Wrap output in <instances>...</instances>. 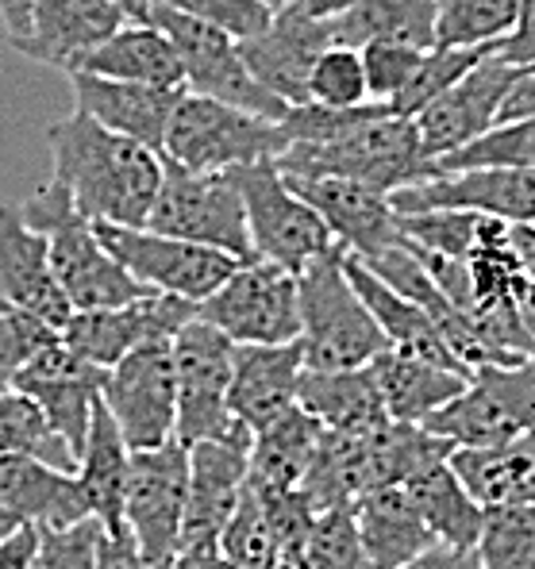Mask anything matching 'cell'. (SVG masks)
Returning a JSON list of instances; mask_svg holds the SVG:
<instances>
[{
    "label": "cell",
    "mask_w": 535,
    "mask_h": 569,
    "mask_svg": "<svg viewBox=\"0 0 535 569\" xmlns=\"http://www.w3.org/2000/svg\"><path fill=\"white\" fill-rule=\"evenodd\" d=\"M55 181L73 197L89 223L147 228L162 189V154L143 142L100 128L93 116L73 108L47 131Z\"/></svg>",
    "instance_id": "obj_1"
},
{
    "label": "cell",
    "mask_w": 535,
    "mask_h": 569,
    "mask_svg": "<svg viewBox=\"0 0 535 569\" xmlns=\"http://www.w3.org/2000/svg\"><path fill=\"white\" fill-rule=\"evenodd\" d=\"M20 212L39 236H47L50 266H55V278L73 312L120 308L150 292L116 262V254L100 239L97 223H89L73 208V197L55 178H50V186L31 192V200Z\"/></svg>",
    "instance_id": "obj_2"
},
{
    "label": "cell",
    "mask_w": 535,
    "mask_h": 569,
    "mask_svg": "<svg viewBox=\"0 0 535 569\" xmlns=\"http://www.w3.org/2000/svg\"><path fill=\"white\" fill-rule=\"evenodd\" d=\"M297 292L305 370H363L382 350H389V339L347 278L343 247L328 250L308 270H300Z\"/></svg>",
    "instance_id": "obj_3"
},
{
    "label": "cell",
    "mask_w": 535,
    "mask_h": 569,
    "mask_svg": "<svg viewBox=\"0 0 535 569\" xmlns=\"http://www.w3.org/2000/svg\"><path fill=\"white\" fill-rule=\"evenodd\" d=\"M289 178H343L363 181L382 192L428 178V158L420 150V131L405 116H393L389 104L324 142H289L278 158Z\"/></svg>",
    "instance_id": "obj_4"
},
{
    "label": "cell",
    "mask_w": 535,
    "mask_h": 569,
    "mask_svg": "<svg viewBox=\"0 0 535 569\" xmlns=\"http://www.w3.org/2000/svg\"><path fill=\"white\" fill-rule=\"evenodd\" d=\"M289 147L281 123L250 116L224 100L197 97L186 89L166 128L162 158L197 173H231L262 158H281Z\"/></svg>",
    "instance_id": "obj_5"
},
{
    "label": "cell",
    "mask_w": 535,
    "mask_h": 569,
    "mask_svg": "<svg viewBox=\"0 0 535 569\" xmlns=\"http://www.w3.org/2000/svg\"><path fill=\"white\" fill-rule=\"evenodd\" d=\"M174 370H178V431L174 439L197 442H255L228 408V385L236 370V342L208 320H189L170 342Z\"/></svg>",
    "instance_id": "obj_6"
},
{
    "label": "cell",
    "mask_w": 535,
    "mask_h": 569,
    "mask_svg": "<svg viewBox=\"0 0 535 569\" xmlns=\"http://www.w3.org/2000/svg\"><path fill=\"white\" fill-rule=\"evenodd\" d=\"M147 228L158 231V236L224 250L239 262L255 258L247 208L231 173H197L162 158V189H158V200L150 208Z\"/></svg>",
    "instance_id": "obj_7"
},
{
    "label": "cell",
    "mask_w": 535,
    "mask_h": 569,
    "mask_svg": "<svg viewBox=\"0 0 535 569\" xmlns=\"http://www.w3.org/2000/svg\"><path fill=\"white\" fill-rule=\"evenodd\" d=\"M231 181H236L239 197H244L255 258H266V262H278L286 270L300 273L320 254L339 247L328 223L293 192L278 158L239 166V170H231Z\"/></svg>",
    "instance_id": "obj_8"
},
{
    "label": "cell",
    "mask_w": 535,
    "mask_h": 569,
    "mask_svg": "<svg viewBox=\"0 0 535 569\" xmlns=\"http://www.w3.org/2000/svg\"><path fill=\"white\" fill-rule=\"evenodd\" d=\"M197 316L220 328L236 347H286L300 339V292L297 273L266 258H247Z\"/></svg>",
    "instance_id": "obj_9"
},
{
    "label": "cell",
    "mask_w": 535,
    "mask_h": 569,
    "mask_svg": "<svg viewBox=\"0 0 535 569\" xmlns=\"http://www.w3.org/2000/svg\"><path fill=\"white\" fill-rule=\"evenodd\" d=\"M150 23L166 31L174 47H178L181 70H186V89L197 97L224 100L231 108H244L250 116H262V120L281 123L289 116V108L281 97H274L266 86H258L255 73L247 70L244 50L231 36L208 28V23L194 20V16H181L166 4L150 8Z\"/></svg>",
    "instance_id": "obj_10"
},
{
    "label": "cell",
    "mask_w": 535,
    "mask_h": 569,
    "mask_svg": "<svg viewBox=\"0 0 535 569\" xmlns=\"http://www.w3.org/2000/svg\"><path fill=\"white\" fill-rule=\"evenodd\" d=\"M450 447H493L535 431V355L513 366H482L466 389L424 420Z\"/></svg>",
    "instance_id": "obj_11"
},
{
    "label": "cell",
    "mask_w": 535,
    "mask_h": 569,
    "mask_svg": "<svg viewBox=\"0 0 535 569\" xmlns=\"http://www.w3.org/2000/svg\"><path fill=\"white\" fill-rule=\"evenodd\" d=\"M189 500V447L170 439L158 450H131L123 527L136 535L139 550L155 569H166L181 547Z\"/></svg>",
    "instance_id": "obj_12"
},
{
    "label": "cell",
    "mask_w": 535,
    "mask_h": 569,
    "mask_svg": "<svg viewBox=\"0 0 535 569\" xmlns=\"http://www.w3.org/2000/svg\"><path fill=\"white\" fill-rule=\"evenodd\" d=\"M105 247L116 254V262L131 273L150 292H170L200 305L208 300L231 273L239 270V258L224 254L212 247L158 236L150 228H116V223H97Z\"/></svg>",
    "instance_id": "obj_13"
},
{
    "label": "cell",
    "mask_w": 535,
    "mask_h": 569,
    "mask_svg": "<svg viewBox=\"0 0 535 569\" xmlns=\"http://www.w3.org/2000/svg\"><path fill=\"white\" fill-rule=\"evenodd\" d=\"M108 416L131 450H158L178 431V370L170 342L139 347L105 373Z\"/></svg>",
    "instance_id": "obj_14"
},
{
    "label": "cell",
    "mask_w": 535,
    "mask_h": 569,
    "mask_svg": "<svg viewBox=\"0 0 535 569\" xmlns=\"http://www.w3.org/2000/svg\"><path fill=\"white\" fill-rule=\"evenodd\" d=\"M189 320H197V305L170 292H147L120 308H100V312H73L62 328V342L78 358L112 370L116 362L139 347H162L174 342Z\"/></svg>",
    "instance_id": "obj_15"
},
{
    "label": "cell",
    "mask_w": 535,
    "mask_h": 569,
    "mask_svg": "<svg viewBox=\"0 0 535 569\" xmlns=\"http://www.w3.org/2000/svg\"><path fill=\"white\" fill-rule=\"evenodd\" d=\"M524 66H513L489 50L458 86H450L436 104H428L416 116V131H420V150L428 162L450 154V150L466 147L470 139L486 136L489 128L501 123V108H505L513 86L524 78Z\"/></svg>",
    "instance_id": "obj_16"
},
{
    "label": "cell",
    "mask_w": 535,
    "mask_h": 569,
    "mask_svg": "<svg viewBox=\"0 0 535 569\" xmlns=\"http://www.w3.org/2000/svg\"><path fill=\"white\" fill-rule=\"evenodd\" d=\"M397 216L413 212H478L505 223H535V170H458L413 181L389 192Z\"/></svg>",
    "instance_id": "obj_17"
},
{
    "label": "cell",
    "mask_w": 535,
    "mask_h": 569,
    "mask_svg": "<svg viewBox=\"0 0 535 569\" xmlns=\"http://www.w3.org/2000/svg\"><path fill=\"white\" fill-rule=\"evenodd\" d=\"M328 47V20L308 12L305 0H293V4L278 8L262 36L239 43L247 70L255 73L258 86H266L286 104H308V73H313L316 58Z\"/></svg>",
    "instance_id": "obj_18"
},
{
    "label": "cell",
    "mask_w": 535,
    "mask_h": 569,
    "mask_svg": "<svg viewBox=\"0 0 535 569\" xmlns=\"http://www.w3.org/2000/svg\"><path fill=\"white\" fill-rule=\"evenodd\" d=\"M105 373L100 366L78 358L62 339L55 347H47L28 370H20V378L12 381V389L28 392L43 416L55 427V435L73 450V458H81L89 439V423L105 392Z\"/></svg>",
    "instance_id": "obj_19"
},
{
    "label": "cell",
    "mask_w": 535,
    "mask_h": 569,
    "mask_svg": "<svg viewBox=\"0 0 535 569\" xmlns=\"http://www.w3.org/2000/svg\"><path fill=\"white\" fill-rule=\"evenodd\" d=\"M300 200L328 223V231L336 236V242L347 254L363 258H378L382 250L397 247L400 239V223L397 212L389 204V192L363 186V181H343V178H289Z\"/></svg>",
    "instance_id": "obj_20"
},
{
    "label": "cell",
    "mask_w": 535,
    "mask_h": 569,
    "mask_svg": "<svg viewBox=\"0 0 535 569\" xmlns=\"http://www.w3.org/2000/svg\"><path fill=\"white\" fill-rule=\"evenodd\" d=\"M89 520L78 473H66L43 458H0V539L16 531H50Z\"/></svg>",
    "instance_id": "obj_21"
},
{
    "label": "cell",
    "mask_w": 535,
    "mask_h": 569,
    "mask_svg": "<svg viewBox=\"0 0 535 569\" xmlns=\"http://www.w3.org/2000/svg\"><path fill=\"white\" fill-rule=\"evenodd\" d=\"M123 23L131 20L112 0H39L28 36L12 47L31 62L55 66L73 78L89 62V54L105 47Z\"/></svg>",
    "instance_id": "obj_22"
},
{
    "label": "cell",
    "mask_w": 535,
    "mask_h": 569,
    "mask_svg": "<svg viewBox=\"0 0 535 569\" xmlns=\"http://www.w3.org/2000/svg\"><path fill=\"white\" fill-rule=\"evenodd\" d=\"M247 481V442H197V447H189V500L186 523H181V547L220 542V531L228 527L231 512L244 500Z\"/></svg>",
    "instance_id": "obj_23"
},
{
    "label": "cell",
    "mask_w": 535,
    "mask_h": 569,
    "mask_svg": "<svg viewBox=\"0 0 535 569\" xmlns=\"http://www.w3.org/2000/svg\"><path fill=\"white\" fill-rule=\"evenodd\" d=\"M0 297L55 323L58 331L70 323L73 308L50 266L47 236H39L20 208L0 204Z\"/></svg>",
    "instance_id": "obj_24"
},
{
    "label": "cell",
    "mask_w": 535,
    "mask_h": 569,
    "mask_svg": "<svg viewBox=\"0 0 535 569\" xmlns=\"http://www.w3.org/2000/svg\"><path fill=\"white\" fill-rule=\"evenodd\" d=\"M305 350L297 342L286 347H236V370L228 385V408L250 435L266 431L297 408Z\"/></svg>",
    "instance_id": "obj_25"
},
{
    "label": "cell",
    "mask_w": 535,
    "mask_h": 569,
    "mask_svg": "<svg viewBox=\"0 0 535 569\" xmlns=\"http://www.w3.org/2000/svg\"><path fill=\"white\" fill-rule=\"evenodd\" d=\"M70 81H73L78 112L93 116L100 128L116 131V136H128L162 154L166 128H170V116L178 108V100L186 97V89L112 81V78H97V73H73Z\"/></svg>",
    "instance_id": "obj_26"
},
{
    "label": "cell",
    "mask_w": 535,
    "mask_h": 569,
    "mask_svg": "<svg viewBox=\"0 0 535 569\" xmlns=\"http://www.w3.org/2000/svg\"><path fill=\"white\" fill-rule=\"evenodd\" d=\"M450 470L486 512L535 508V431L493 447H455Z\"/></svg>",
    "instance_id": "obj_27"
},
{
    "label": "cell",
    "mask_w": 535,
    "mask_h": 569,
    "mask_svg": "<svg viewBox=\"0 0 535 569\" xmlns=\"http://www.w3.org/2000/svg\"><path fill=\"white\" fill-rule=\"evenodd\" d=\"M347 278L358 289V297L366 300V308H370V316L378 320V328L389 339L393 350H405V355L428 358V362L447 366V370L470 373L455 355H450V347H447V339H443V331L436 328V320H432L420 305L400 297L393 284L382 281L378 273H374L366 262H358L355 254H347Z\"/></svg>",
    "instance_id": "obj_28"
},
{
    "label": "cell",
    "mask_w": 535,
    "mask_h": 569,
    "mask_svg": "<svg viewBox=\"0 0 535 569\" xmlns=\"http://www.w3.org/2000/svg\"><path fill=\"white\" fill-rule=\"evenodd\" d=\"M370 373L382 389L389 420L397 423H424L439 408H447L470 381V373L447 370V366H436L428 358L405 355V350L393 347L374 358Z\"/></svg>",
    "instance_id": "obj_29"
},
{
    "label": "cell",
    "mask_w": 535,
    "mask_h": 569,
    "mask_svg": "<svg viewBox=\"0 0 535 569\" xmlns=\"http://www.w3.org/2000/svg\"><path fill=\"white\" fill-rule=\"evenodd\" d=\"M297 405L308 416H316L324 431L358 435L389 423L386 400H382L370 366H363V370H305Z\"/></svg>",
    "instance_id": "obj_30"
},
{
    "label": "cell",
    "mask_w": 535,
    "mask_h": 569,
    "mask_svg": "<svg viewBox=\"0 0 535 569\" xmlns=\"http://www.w3.org/2000/svg\"><path fill=\"white\" fill-rule=\"evenodd\" d=\"M355 520L370 569H400L428 547H436V535L428 531L405 489L363 492L355 500Z\"/></svg>",
    "instance_id": "obj_31"
},
{
    "label": "cell",
    "mask_w": 535,
    "mask_h": 569,
    "mask_svg": "<svg viewBox=\"0 0 535 569\" xmlns=\"http://www.w3.org/2000/svg\"><path fill=\"white\" fill-rule=\"evenodd\" d=\"M128 477H131V447L123 442L120 427H116L105 400H100L93 423H89L86 450L78 458V481L81 492H86L89 516L105 523V531H120L123 527Z\"/></svg>",
    "instance_id": "obj_32"
},
{
    "label": "cell",
    "mask_w": 535,
    "mask_h": 569,
    "mask_svg": "<svg viewBox=\"0 0 535 569\" xmlns=\"http://www.w3.org/2000/svg\"><path fill=\"white\" fill-rule=\"evenodd\" d=\"M81 73H97V78L112 81H139V86L158 89H186L178 47L155 23H123L105 47L89 54Z\"/></svg>",
    "instance_id": "obj_33"
},
{
    "label": "cell",
    "mask_w": 535,
    "mask_h": 569,
    "mask_svg": "<svg viewBox=\"0 0 535 569\" xmlns=\"http://www.w3.org/2000/svg\"><path fill=\"white\" fill-rule=\"evenodd\" d=\"M400 489L408 492V500L424 516V523L436 535V542L458 550H478V539L486 531V508L458 481V473L450 470V458L420 470L408 485H400Z\"/></svg>",
    "instance_id": "obj_34"
},
{
    "label": "cell",
    "mask_w": 535,
    "mask_h": 569,
    "mask_svg": "<svg viewBox=\"0 0 535 569\" xmlns=\"http://www.w3.org/2000/svg\"><path fill=\"white\" fill-rule=\"evenodd\" d=\"M331 43L370 47V43H408L436 47V0H358L355 8L328 20Z\"/></svg>",
    "instance_id": "obj_35"
},
{
    "label": "cell",
    "mask_w": 535,
    "mask_h": 569,
    "mask_svg": "<svg viewBox=\"0 0 535 569\" xmlns=\"http://www.w3.org/2000/svg\"><path fill=\"white\" fill-rule=\"evenodd\" d=\"M324 442V423L305 408H293L278 423L255 435L250 442V481L274 489H300Z\"/></svg>",
    "instance_id": "obj_36"
},
{
    "label": "cell",
    "mask_w": 535,
    "mask_h": 569,
    "mask_svg": "<svg viewBox=\"0 0 535 569\" xmlns=\"http://www.w3.org/2000/svg\"><path fill=\"white\" fill-rule=\"evenodd\" d=\"M43 458L66 473H78V458L55 435L43 408L20 389H0V458Z\"/></svg>",
    "instance_id": "obj_37"
},
{
    "label": "cell",
    "mask_w": 535,
    "mask_h": 569,
    "mask_svg": "<svg viewBox=\"0 0 535 569\" xmlns=\"http://www.w3.org/2000/svg\"><path fill=\"white\" fill-rule=\"evenodd\" d=\"M535 170V120H505L466 147L428 162V178L458 170Z\"/></svg>",
    "instance_id": "obj_38"
},
{
    "label": "cell",
    "mask_w": 535,
    "mask_h": 569,
    "mask_svg": "<svg viewBox=\"0 0 535 569\" xmlns=\"http://www.w3.org/2000/svg\"><path fill=\"white\" fill-rule=\"evenodd\" d=\"M524 0H436V47H497Z\"/></svg>",
    "instance_id": "obj_39"
},
{
    "label": "cell",
    "mask_w": 535,
    "mask_h": 569,
    "mask_svg": "<svg viewBox=\"0 0 535 569\" xmlns=\"http://www.w3.org/2000/svg\"><path fill=\"white\" fill-rule=\"evenodd\" d=\"M486 54H489V47H432V50H424L413 81L405 86V93L393 100L389 112L405 116V120H416V116H420L428 104H436L450 86H458V81H463Z\"/></svg>",
    "instance_id": "obj_40"
},
{
    "label": "cell",
    "mask_w": 535,
    "mask_h": 569,
    "mask_svg": "<svg viewBox=\"0 0 535 569\" xmlns=\"http://www.w3.org/2000/svg\"><path fill=\"white\" fill-rule=\"evenodd\" d=\"M58 339H62V331L55 323L39 320L36 312L0 297V389H12L20 370H28Z\"/></svg>",
    "instance_id": "obj_41"
},
{
    "label": "cell",
    "mask_w": 535,
    "mask_h": 569,
    "mask_svg": "<svg viewBox=\"0 0 535 569\" xmlns=\"http://www.w3.org/2000/svg\"><path fill=\"white\" fill-rule=\"evenodd\" d=\"M220 550L244 569H278L281 566L278 535H274L270 520H266L250 481H247V492H244V500H239V508L231 512L228 527L220 531Z\"/></svg>",
    "instance_id": "obj_42"
},
{
    "label": "cell",
    "mask_w": 535,
    "mask_h": 569,
    "mask_svg": "<svg viewBox=\"0 0 535 569\" xmlns=\"http://www.w3.org/2000/svg\"><path fill=\"white\" fill-rule=\"evenodd\" d=\"M482 569H535V508H493L478 539Z\"/></svg>",
    "instance_id": "obj_43"
},
{
    "label": "cell",
    "mask_w": 535,
    "mask_h": 569,
    "mask_svg": "<svg viewBox=\"0 0 535 569\" xmlns=\"http://www.w3.org/2000/svg\"><path fill=\"white\" fill-rule=\"evenodd\" d=\"M308 100L324 108H358L370 104V86H366L363 50L331 43L316 58L308 73Z\"/></svg>",
    "instance_id": "obj_44"
},
{
    "label": "cell",
    "mask_w": 535,
    "mask_h": 569,
    "mask_svg": "<svg viewBox=\"0 0 535 569\" xmlns=\"http://www.w3.org/2000/svg\"><path fill=\"white\" fill-rule=\"evenodd\" d=\"M305 569H370L358 535L355 505H339L320 512L305 547Z\"/></svg>",
    "instance_id": "obj_45"
},
{
    "label": "cell",
    "mask_w": 535,
    "mask_h": 569,
    "mask_svg": "<svg viewBox=\"0 0 535 569\" xmlns=\"http://www.w3.org/2000/svg\"><path fill=\"white\" fill-rule=\"evenodd\" d=\"M400 236L413 247L432 250L443 258H458L466 262L478 242V212H455V208H439V212H413V216H397Z\"/></svg>",
    "instance_id": "obj_46"
},
{
    "label": "cell",
    "mask_w": 535,
    "mask_h": 569,
    "mask_svg": "<svg viewBox=\"0 0 535 569\" xmlns=\"http://www.w3.org/2000/svg\"><path fill=\"white\" fill-rule=\"evenodd\" d=\"M250 489H255L266 520H270L274 535H278L281 562L300 566L305 562L308 535H313L316 520H320V512L313 508V500H308L300 489H274V485H258V481H250Z\"/></svg>",
    "instance_id": "obj_47"
},
{
    "label": "cell",
    "mask_w": 535,
    "mask_h": 569,
    "mask_svg": "<svg viewBox=\"0 0 535 569\" xmlns=\"http://www.w3.org/2000/svg\"><path fill=\"white\" fill-rule=\"evenodd\" d=\"M155 4H166L181 16H194V20L208 23V28L231 36L236 43L262 36L266 23L274 20V8H266L262 0H155Z\"/></svg>",
    "instance_id": "obj_48"
},
{
    "label": "cell",
    "mask_w": 535,
    "mask_h": 569,
    "mask_svg": "<svg viewBox=\"0 0 535 569\" xmlns=\"http://www.w3.org/2000/svg\"><path fill=\"white\" fill-rule=\"evenodd\" d=\"M105 523L100 520H78L70 527H50L39 531V547L31 558V569H97V550Z\"/></svg>",
    "instance_id": "obj_49"
},
{
    "label": "cell",
    "mask_w": 535,
    "mask_h": 569,
    "mask_svg": "<svg viewBox=\"0 0 535 569\" xmlns=\"http://www.w3.org/2000/svg\"><path fill=\"white\" fill-rule=\"evenodd\" d=\"M424 50L408 43H370L363 47V66H366V86H370V100L393 104L405 86L413 81L416 66H420Z\"/></svg>",
    "instance_id": "obj_50"
},
{
    "label": "cell",
    "mask_w": 535,
    "mask_h": 569,
    "mask_svg": "<svg viewBox=\"0 0 535 569\" xmlns=\"http://www.w3.org/2000/svg\"><path fill=\"white\" fill-rule=\"evenodd\" d=\"M493 54L513 66H524V70H535V0H524L513 31L493 47Z\"/></svg>",
    "instance_id": "obj_51"
},
{
    "label": "cell",
    "mask_w": 535,
    "mask_h": 569,
    "mask_svg": "<svg viewBox=\"0 0 535 569\" xmlns=\"http://www.w3.org/2000/svg\"><path fill=\"white\" fill-rule=\"evenodd\" d=\"M97 569H155L139 550L136 535L128 527L120 531H105L100 535V550H97Z\"/></svg>",
    "instance_id": "obj_52"
},
{
    "label": "cell",
    "mask_w": 535,
    "mask_h": 569,
    "mask_svg": "<svg viewBox=\"0 0 535 569\" xmlns=\"http://www.w3.org/2000/svg\"><path fill=\"white\" fill-rule=\"evenodd\" d=\"M400 569H482V558H478V550H458V547L436 542V547H428L420 558H413V562Z\"/></svg>",
    "instance_id": "obj_53"
},
{
    "label": "cell",
    "mask_w": 535,
    "mask_h": 569,
    "mask_svg": "<svg viewBox=\"0 0 535 569\" xmlns=\"http://www.w3.org/2000/svg\"><path fill=\"white\" fill-rule=\"evenodd\" d=\"M166 569H244V566L231 562L220 550V542H205V547H181Z\"/></svg>",
    "instance_id": "obj_54"
},
{
    "label": "cell",
    "mask_w": 535,
    "mask_h": 569,
    "mask_svg": "<svg viewBox=\"0 0 535 569\" xmlns=\"http://www.w3.org/2000/svg\"><path fill=\"white\" fill-rule=\"evenodd\" d=\"M36 547H39V531H36V527L8 535V539H0V569H31Z\"/></svg>",
    "instance_id": "obj_55"
},
{
    "label": "cell",
    "mask_w": 535,
    "mask_h": 569,
    "mask_svg": "<svg viewBox=\"0 0 535 569\" xmlns=\"http://www.w3.org/2000/svg\"><path fill=\"white\" fill-rule=\"evenodd\" d=\"M505 120H535V70H528L513 86L505 108H501V123Z\"/></svg>",
    "instance_id": "obj_56"
},
{
    "label": "cell",
    "mask_w": 535,
    "mask_h": 569,
    "mask_svg": "<svg viewBox=\"0 0 535 569\" xmlns=\"http://www.w3.org/2000/svg\"><path fill=\"white\" fill-rule=\"evenodd\" d=\"M39 0H0V23L8 31V43H20L31 28V12Z\"/></svg>",
    "instance_id": "obj_57"
},
{
    "label": "cell",
    "mask_w": 535,
    "mask_h": 569,
    "mask_svg": "<svg viewBox=\"0 0 535 569\" xmlns=\"http://www.w3.org/2000/svg\"><path fill=\"white\" fill-rule=\"evenodd\" d=\"M508 239H513V250H516V258H521L524 278L535 281V223H513Z\"/></svg>",
    "instance_id": "obj_58"
},
{
    "label": "cell",
    "mask_w": 535,
    "mask_h": 569,
    "mask_svg": "<svg viewBox=\"0 0 535 569\" xmlns=\"http://www.w3.org/2000/svg\"><path fill=\"white\" fill-rule=\"evenodd\" d=\"M308 12H316L320 20H336L339 12H347V8H355L358 0H305Z\"/></svg>",
    "instance_id": "obj_59"
},
{
    "label": "cell",
    "mask_w": 535,
    "mask_h": 569,
    "mask_svg": "<svg viewBox=\"0 0 535 569\" xmlns=\"http://www.w3.org/2000/svg\"><path fill=\"white\" fill-rule=\"evenodd\" d=\"M112 4L120 8L131 23H150V8H155V0H112Z\"/></svg>",
    "instance_id": "obj_60"
},
{
    "label": "cell",
    "mask_w": 535,
    "mask_h": 569,
    "mask_svg": "<svg viewBox=\"0 0 535 569\" xmlns=\"http://www.w3.org/2000/svg\"><path fill=\"white\" fill-rule=\"evenodd\" d=\"M521 316H524V328H528L535 339V281H524V289H521Z\"/></svg>",
    "instance_id": "obj_61"
},
{
    "label": "cell",
    "mask_w": 535,
    "mask_h": 569,
    "mask_svg": "<svg viewBox=\"0 0 535 569\" xmlns=\"http://www.w3.org/2000/svg\"><path fill=\"white\" fill-rule=\"evenodd\" d=\"M266 8H274V12H278V8H286V4H293V0H262Z\"/></svg>",
    "instance_id": "obj_62"
},
{
    "label": "cell",
    "mask_w": 535,
    "mask_h": 569,
    "mask_svg": "<svg viewBox=\"0 0 535 569\" xmlns=\"http://www.w3.org/2000/svg\"><path fill=\"white\" fill-rule=\"evenodd\" d=\"M278 569H305V566H289V562H281Z\"/></svg>",
    "instance_id": "obj_63"
}]
</instances>
